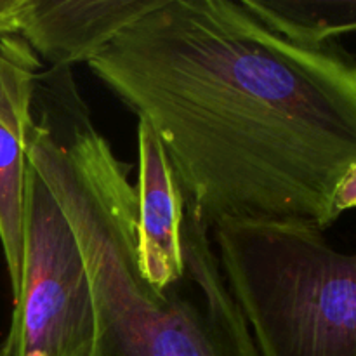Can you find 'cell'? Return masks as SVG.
Segmentation results:
<instances>
[{
    "label": "cell",
    "instance_id": "obj_1",
    "mask_svg": "<svg viewBox=\"0 0 356 356\" xmlns=\"http://www.w3.org/2000/svg\"><path fill=\"white\" fill-rule=\"evenodd\" d=\"M87 65L155 131L209 229L339 219L356 165V54L343 45L291 40L242 2L163 0Z\"/></svg>",
    "mask_w": 356,
    "mask_h": 356
},
{
    "label": "cell",
    "instance_id": "obj_2",
    "mask_svg": "<svg viewBox=\"0 0 356 356\" xmlns=\"http://www.w3.org/2000/svg\"><path fill=\"white\" fill-rule=\"evenodd\" d=\"M28 160L68 219L90 285L89 356H259L211 229L184 204V273L153 289L139 271L138 191L94 127L70 68L42 72Z\"/></svg>",
    "mask_w": 356,
    "mask_h": 356
},
{
    "label": "cell",
    "instance_id": "obj_3",
    "mask_svg": "<svg viewBox=\"0 0 356 356\" xmlns=\"http://www.w3.org/2000/svg\"><path fill=\"white\" fill-rule=\"evenodd\" d=\"M211 236L259 356H356V252L305 222L226 221Z\"/></svg>",
    "mask_w": 356,
    "mask_h": 356
},
{
    "label": "cell",
    "instance_id": "obj_4",
    "mask_svg": "<svg viewBox=\"0 0 356 356\" xmlns=\"http://www.w3.org/2000/svg\"><path fill=\"white\" fill-rule=\"evenodd\" d=\"M92 339V296L75 233L31 165L23 275L0 356H89Z\"/></svg>",
    "mask_w": 356,
    "mask_h": 356
},
{
    "label": "cell",
    "instance_id": "obj_5",
    "mask_svg": "<svg viewBox=\"0 0 356 356\" xmlns=\"http://www.w3.org/2000/svg\"><path fill=\"white\" fill-rule=\"evenodd\" d=\"M44 63L21 35L0 38V243L16 298L23 275L28 139Z\"/></svg>",
    "mask_w": 356,
    "mask_h": 356
},
{
    "label": "cell",
    "instance_id": "obj_6",
    "mask_svg": "<svg viewBox=\"0 0 356 356\" xmlns=\"http://www.w3.org/2000/svg\"><path fill=\"white\" fill-rule=\"evenodd\" d=\"M163 0H30L21 37L49 68L89 63Z\"/></svg>",
    "mask_w": 356,
    "mask_h": 356
},
{
    "label": "cell",
    "instance_id": "obj_7",
    "mask_svg": "<svg viewBox=\"0 0 356 356\" xmlns=\"http://www.w3.org/2000/svg\"><path fill=\"white\" fill-rule=\"evenodd\" d=\"M139 271L153 289H163L184 273V197L159 136L138 120Z\"/></svg>",
    "mask_w": 356,
    "mask_h": 356
},
{
    "label": "cell",
    "instance_id": "obj_8",
    "mask_svg": "<svg viewBox=\"0 0 356 356\" xmlns=\"http://www.w3.org/2000/svg\"><path fill=\"white\" fill-rule=\"evenodd\" d=\"M266 26L294 42L320 45L356 31V0H243Z\"/></svg>",
    "mask_w": 356,
    "mask_h": 356
},
{
    "label": "cell",
    "instance_id": "obj_9",
    "mask_svg": "<svg viewBox=\"0 0 356 356\" xmlns=\"http://www.w3.org/2000/svg\"><path fill=\"white\" fill-rule=\"evenodd\" d=\"M30 0H0V38L19 35Z\"/></svg>",
    "mask_w": 356,
    "mask_h": 356
},
{
    "label": "cell",
    "instance_id": "obj_10",
    "mask_svg": "<svg viewBox=\"0 0 356 356\" xmlns=\"http://www.w3.org/2000/svg\"><path fill=\"white\" fill-rule=\"evenodd\" d=\"M350 209H356V165L348 170L336 193L337 214L341 216Z\"/></svg>",
    "mask_w": 356,
    "mask_h": 356
}]
</instances>
